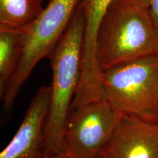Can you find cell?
Returning a JSON list of instances; mask_svg holds the SVG:
<instances>
[{
	"label": "cell",
	"mask_w": 158,
	"mask_h": 158,
	"mask_svg": "<svg viewBox=\"0 0 158 158\" xmlns=\"http://www.w3.org/2000/svg\"><path fill=\"white\" fill-rule=\"evenodd\" d=\"M97 51L102 70L158 55V29L147 0H115L99 29Z\"/></svg>",
	"instance_id": "1"
},
{
	"label": "cell",
	"mask_w": 158,
	"mask_h": 158,
	"mask_svg": "<svg viewBox=\"0 0 158 158\" xmlns=\"http://www.w3.org/2000/svg\"><path fill=\"white\" fill-rule=\"evenodd\" d=\"M99 158H158V121L122 115Z\"/></svg>",
	"instance_id": "8"
},
{
	"label": "cell",
	"mask_w": 158,
	"mask_h": 158,
	"mask_svg": "<svg viewBox=\"0 0 158 158\" xmlns=\"http://www.w3.org/2000/svg\"><path fill=\"white\" fill-rule=\"evenodd\" d=\"M84 20L81 3L50 56L52 81L45 128V153L64 151V133L82 68Z\"/></svg>",
	"instance_id": "2"
},
{
	"label": "cell",
	"mask_w": 158,
	"mask_h": 158,
	"mask_svg": "<svg viewBox=\"0 0 158 158\" xmlns=\"http://www.w3.org/2000/svg\"><path fill=\"white\" fill-rule=\"evenodd\" d=\"M43 9L41 0H0V27L24 28Z\"/></svg>",
	"instance_id": "10"
},
{
	"label": "cell",
	"mask_w": 158,
	"mask_h": 158,
	"mask_svg": "<svg viewBox=\"0 0 158 158\" xmlns=\"http://www.w3.org/2000/svg\"><path fill=\"white\" fill-rule=\"evenodd\" d=\"M115 0H81L84 20L81 76L70 110L89 102L103 100L102 68L97 51L99 29L110 6Z\"/></svg>",
	"instance_id": "6"
},
{
	"label": "cell",
	"mask_w": 158,
	"mask_h": 158,
	"mask_svg": "<svg viewBox=\"0 0 158 158\" xmlns=\"http://www.w3.org/2000/svg\"><path fill=\"white\" fill-rule=\"evenodd\" d=\"M23 29L0 27V98L19 64Z\"/></svg>",
	"instance_id": "9"
},
{
	"label": "cell",
	"mask_w": 158,
	"mask_h": 158,
	"mask_svg": "<svg viewBox=\"0 0 158 158\" xmlns=\"http://www.w3.org/2000/svg\"><path fill=\"white\" fill-rule=\"evenodd\" d=\"M149 5L150 13L158 29V0H147Z\"/></svg>",
	"instance_id": "11"
},
{
	"label": "cell",
	"mask_w": 158,
	"mask_h": 158,
	"mask_svg": "<svg viewBox=\"0 0 158 158\" xmlns=\"http://www.w3.org/2000/svg\"><path fill=\"white\" fill-rule=\"evenodd\" d=\"M102 84L104 99L120 114L158 121V55L103 69Z\"/></svg>",
	"instance_id": "3"
},
{
	"label": "cell",
	"mask_w": 158,
	"mask_h": 158,
	"mask_svg": "<svg viewBox=\"0 0 158 158\" xmlns=\"http://www.w3.org/2000/svg\"><path fill=\"white\" fill-rule=\"evenodd\" d=\"M40 158H74L70 154L67 152H62L59 153H45Z\"/></svg>",
	"instance_id": "12"
},
{
	"label": "cell",
	"mask_w": 158,
	"mask_h": 158,
	"mask_svg": "<svg viewBox=\"0 0 158 158\" xmlns=\"http://www.w3.org/2000/svg\"><path fill=\"white\" fill-rule=\"evenodd\" d=\"M121 116L105 99L70 110L63 139L64 151L74 158H99Z\"/></svg>",
	"instance_id": "5"
},
{
	"label": "cell",
	"mask_w": 158,
	"mask_h": 158,
	"mask_svg": "<svg viewBox=\"0 0 158 158\" xmlns=\"http://www.w3.org/2000/svg\"><path fill=\"white\" fill-rule=\"evenodd\" d=\"M50 100V86H41L31 100L16 133L1 152L0 158H40L44 155Z\"/></svg>",
	"instance_id": "7"
},
{
	"label": "cell",
	"mask_w": 158,
	"mask_h": 158,
	"mask_svg": "<svg viewBox=\"0 0 158 158\" xmlns=\"http://www.w3.org/2000/svg\"><path fill=\"white\" fill-rule=\"evenodd\" d=\"M81 1L51 0L24 27L19 64L1 97L4 110L11 112L21 88L37 63L50 56L68 29Z\"/></svg>",
	"instance_id": "4"
}]
</instances>
